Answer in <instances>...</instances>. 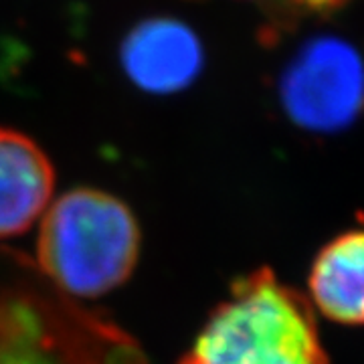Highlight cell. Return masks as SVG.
<instances>
[{
  "mask_svg": "<svg viewBox=\"0 0 364 364\" xmlns=\"http://www.w3.org/2000/svg\"><path fill=\"white\" fill-rule=\"evenodd\" d=\"M0 364H144L122 330L0 247Z\"/></svg>",
  "mask_w": 364,
  "mask_h": 364,
  "instance_id": "cell-1",
  "label": "cell"
},
{
  "mask_svg": "<svg viewBox=\"0 0 364 364\" xmlns=\"http://www.w3.org/2000/svg\"><path fill=\"white\" fill-rule=\"evenodd\" d=\"M176 364H328L316 312L269 267L233 282Z\"/></svg>",
  "mask_w": 364,
  "mask_h": 364,
  "instance_id": "cell-2",
  "label": "cell"
},
{
  "mask_svg": "<svg viewBox=\"0 0 364 364\" xmlns=\"http://www.w3.org/2000/svg\"><path fill=\"white\" fill-rule=\"evenodd\" d=\"M140 249L134 210L112 193L79 186L41 217L37 267L67 298L95 299L130 279Z\"/></svg>",
  "mask_w": 364,
  "mask_h": 364,
  "instance_id": "cell-3",
  "label": "cell"
},
{
  "mask_svg": "<svg viewBox=\"0 0 364 364\" xmlns=\"http://www.w3.org/2000/svg\"><path fill=\"white\" fill-rule=\"evenodd\" d=\"M286 116L308 132L332 134L364 112V61L348 41H308L287 63L279 83Z\"/></svg>",
  "mask_w": 364,
  "mask_h": 364,
  "instance_id": "cell-4",
  "label": "cell"
},
{
  "mask_svg": "<svg viewBox=\"0 0 364 364\" xmlns=\"http://www.w3.org/2000/svg\"><path fill=\"white\" fill-rule=\"evenodd\" d=\"M119 59L126 77L138 90L168 95L195 83L205 65V49L186 23L152 16L126 35Z\"/></svg>",
  "mask_w": 364,
  "mask_h": 364,
  "instance_id": "cell-5",
  "label": "cell"
},
{
  "mask_svg": "<svg viewBox=\"0 0 364 364\" xmlns=\"http://www.w3.org/2000/svg\"><path fill=\"white\" fill-rule=\"evenodd\" d=\"M55 168L26 134L0 128V241L26 233L49 208Z\"/></svg>",
  "mask_w": 364,
  "mask_h": 364,
  "instance_id": "cell-6",
  "label": "cell"
},
{
  "mask_svg": "<svg viewBox=\"0 0 364 364\" xmlns=\"http://www.w3.org/2000/svg\"><path fill=\"white\" fill-rule=\"evenodd\" d=\"M314 312L342 326H364V227L330 239L308 273Z\"/></svg>",
  "mask_w": 364,
  "mask_h": 364,
  "instance_id": "cell-7",
  "label": "cell"
},
{
  "mask_svg": "<svg viewBox=\"0 0 364 364\" xmlns=\"http://www.w3.org/2000/svg\"><path fill=\"white\" fill-rule=\"evenodd\" d=\"M350 0H284V9L296 11V13H312V14H328L332 11H338L346 6Z\"/></svg>",
  "mask_w": 364,
  "mask_h": 364,
  "instance_id": "cell-8",
  "label": "cell"
}]
</instances>
